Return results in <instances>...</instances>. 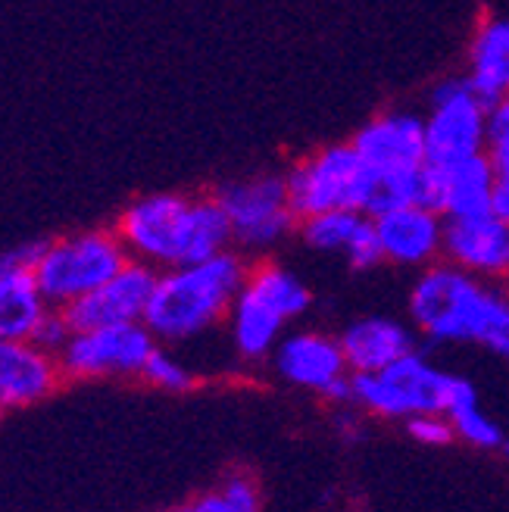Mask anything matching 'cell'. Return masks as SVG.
Segmentation results:
<instances>
[{
    "label": "cell",
    "instance_id": "30bf717a",
    "mask_svg": "<svg viewBox=\"0 0 509 512\" xmlns=\"http://www.w3.org/2000/svg\"><path fill=\"white\" fill-rule=\"evenodd\" d=\"M269 360L275 375L288 381L291 388L310 391L335 406H353L350 366L344 360L338 335H328V331H316V328L288 331L272 350Z\"/></svg>",
    "mask_w": 509,
    "mask_h": 512
},
{
    "label": "cell",
    "instance_id": "9a60e30c",
    "mask_svg": "<svg viewBox=\"0 0 509 512\" xmlns=\"http://www.w3.org/2000/svg\"><path fill=\"white\" fill-rule=\"evenodd\" d=\"M441 260L481 281L500 285L509 278V225L494 213L447 219Z\"/></svg>",
    "mask_w": 509,
    "mask_h": 512
},
{
    "label": "cell",
    "instance_id": "7c38bea8",
    "mask_svg": "<svg viewBox=\"0 0 509 512\" xmlns=\"http://www.w3.org/2000/svg\"><path fill=\"white\" fill-rule=\"evenodd\" d=\"M381 260L422 272L444 256V228L447 219L425 203H397L372 216Z\"/></svg>",
    "mask_w": 509,
    "mask_h": 512
},
{
    "label": "cell",
    "instance_id": "52a82bcc",
    "mask_svg": "<svg viewBox=\"0 0 509 512\" xmlns=\"http://www.w3.org/2000/svg\"><path fill=\"white\" fill-rule=\"evenodd\" d=\"M232 225V247L244 256H266L297 235V210L288 197L285 175L263 172L235 178L216 191Z\"/></svg>",
    "mask_w": 509,
    "mask_h": 512
},
{
    "label": "cell",
    "instance_id": "7402d4cb",
    "mask_svg": "<svg viewBox=\"0 0 509 512\" xmlns=\"http://www.w3.org/2000/svg\"><path fill=\"white\" fill-rule=\"evenodd\" d=\"M247 285L253 291H260L288 322H297L300 316H307L313 306V291L307 281H303L294 269L275 263V260H266V256H260L257 263H250Z\"/></svg>",
    "mask_w": 509,
    "mask_h": 512
},
{
    "label": "cell",
    "instance_id": "6da1fadb",
    "mask_svg": "<svg viewBox=\"0 0 509 512\" xmlns=\"http://www.w3.org/2000/svg\"><path fill=\"white\" fill-rule=\"evenodd\" d=\"M113 228L132 260L157 272L210 260L232 247V225L216 194H144L116 216Z\"/></svg>",
    "mask_w": 509,
    "mask_h": 512
},
{
    "label": "cell",
    "instance_id": "9c48e42d",
    "mask_svg": "<svg viewBox=\"0 0 509 512\" xmlns=\"http://www.w3.org/2000/svg\"><path fill=\"white\" fill-rule=\"evenodd\" d=\"M157 344L160 341L150 335L144 322H122L72 331V338L57 356L66 381L141 378L144 363L157 350Z\"/></svg>",
    "mask_w": 509,
    "mask_h": 512
},
{
    "label": "cell",
    "instance_id": "ba28073f",
    "mask_svg": "<svg viewBox=\"0 0 509 512\" xmlns=\"http://www.w3.org/2000/svg\"><path fill=\"white\" fill-rule=\"evenodd\" d=\"M491 104L463 75H447L428 94L425 122V157L431 166L466 160L488 150Z\"/></svg>",
    "mask_w": 509,
    "mask_h": 512
},
{
    "label": "cell",
    "instance_id": "83f0119b",
    "mask_svg": "<svg viewBox=\"0 0 509 512\" xmlns=\"http://www.w3.org/2000/svg\"><path fill=\"white\" fill-rule=\"evenodd\" d=\"M72 338V325H69V319H66V313L63 310H57V306H50V313L41 319V325H38V331H35V344H41L44 350H50V353H60L63 347H66V341Z\"/></svg>",
    "mask_w": 509,
    "mask_h": 512
},
{
    "label": "cell",
    "instance_id": "44dd1931",
    "mask_svg": "<svg viewBox=\"0 0 509 512\" xmlns=\"http://www.w3.org/2000/svg\"><path fill=\"white\" fill-rule=\"evenodd\" d=\"M466 79L488 104L509 97V16H488L475 25Z\"/></svg>",
    "mask_w": 509,
    "mask_h": 512
},
{
    "label": "cell",
    "instance_id": "4fadbf2b",
    "mask_svg": "<svg viewBox=\"0 0 509 512\" xmlns=\"http://www.w3.org/2000/svg\"><path fill=\"white\" fill-rule=\"evenodd\" d=\"M157 275L160 272L154 266L129 260L97 291L66 306L63 313L69 319L72 331L122 325V322H144L150 294H154V285H157Z\"/></svg>",
    "mask_w": 509,
    "mask_h": 512
},
{
    "label": "cell",
    "instance_id": "d6986e66",
    "mask_svg": "<svg viewBox=\"0 0 509 512\" xmlns=\"http://www.w3.org/2000/svg\"><path fill=\"white\" fill-rule=\"evenodd\" d=\"M416 328H410L400 319L391 316H363L353 319L341 335V350L344 360L353 375L360 372H381L391 363H397L400 356L419 350L416 347Z\"/></svg>",
    "mask_w": 509,
    "mask_h": 512
},
{
    "label": "cell",
    "instance_id": "3957f363",
    "mask_svg": "<svg viewBox=\"0 0 509 512\" xmlns=\"http://www.w3.org/2000/svg\"><path fill=\"white\" fill-rule=\"evenodd\" d=\"M250 256L228 247L210 260L163 269L150 294L144 325L160 344H191L225 325L228 310L244 288Z\"/></svg>",
    "mask_w": 509,
    "mask_h": 512
},
{
    "label": "cell",
    "instance_id": "4316f807",
    "mask_svg": "<svg viewBox=\"0 0 509 512\" xmlns=\"http://www.w3.org/2000/svg\"><path fill=\"white\" fill-rule=\"evenodd\" d=\"M488 157L497 172H509V97L491 104L488 116Z\"/></svg>",
    "mask_w": 509,
    "mask_h": 512
},
{
    "label": "cell",
    "instance_id": "277c9868",
    "mask_svg": "<svg viewBox=\"0 0 509 512\" xmlns=\"http://www.w3.org/2000/svg\"><path fill=\"white\" fill-rule=\"evenodd\" d=\"M460 378L413 350L381 372H350V403L366 416L400 422L419 413H447Z\"/></svg>",
    "mask_w": 509,
    "mask_h": 512
},
{
    "label": "cell",
    "instance_id": "7a4b0ae2",
    "mask_svg": "<svg viewBox=\"0 0 509 512\" xmlns=\"http://www.w3.org/2000/svg\"><path fill=\"white\" fill-rule=\"evenodd\" d=\"M416 335L435 344H478L509 363V294L444 260L416 275L410 300Z\"/></svg>",
    "mask_w": 509,
    "mask_h": 512
},
{
    "label": "cell",
    "instance_id": "ac0fdd59",
    "mask_svg": "<svg viewBox=\"0 0 509 512\" xmlns=\"http://www.w3.org/2000/svg\"><path fill=\"white\" fill-rule=\"evenodd\" d=\"M494 182L497 169L488 150L441 166L428 163V207H435L444 219H469L491 213Z\"/></svg>",
    "mask_w": 509,
    "mask_h": 512
},
{
    "label": "cell",
    "instance_id": "d4e9b609",
    "mask_svg": "<svg viewBox=\"0 0 509 512\" xmlns=\"http://www.w3.org/2000/svg\"><path fill=\"white\" fill-rule=\"evenodd\" d=\"M141 381L166 394H188L197 384V375L182 356H175L166 344H157V350L150 353V360L144 363Z\"/></svg>",
    "mask_w": 509,
    "mask_h": 512
},
{
    "label": "cell",
    "instance_id": "4dcf8cb0",
    "mask_svg": "<svg viewBox=\"0 0 509 512\" xmlns=\"http://www.w3.org/2000/svg\"><path fill=\"white\" fill-rule=\"evenodd\" d=\"M0 419H4V409H0Z\"/></svg>",
    "mask_w": 509,
    "mask_h": 512
},
{
    "label": "cell",
    "instance_id": "603a6c76",
    "mask_svg": "<svg viewBox=\"0 0 509 512\" xmlns=\"http://www.w3.org/2000/svg\"><path fill=\"white\" fill-rule=\"evenodd\" d=\"M447 419L453 422L456 438L475 450H500L506 431L500 428L497 419H491L485 409H481L478 391L469 378H460L453 391V400L447 406Z\"/></svg>",
    "mask_w": 509,
    "mask_h": 512
},
{
    "label": "cell",
    "instance_id": "ffe728a7",
    "mask_svg": "<svg viewBox=\"0 0 509 512\" xmlns=\"http://www.w3.org/2000/svg\"><path fill=\"white\" fill-rule=\"evenodd\" d=\"M291 322L275 310V306L260 294L253 291L247 281L238 291L232 310H228L225 328H228V341L241 363H263L272 356L278 341L285 338V328Z\"/></svg>",
    "mask_w": 509,
    "mask_h": 512
},
{
    "label": "cell",
    "instance_id": "cb8c5ba5",
    "mask_svg": "<svg viewBox=\"0 0 509 512\" xmlns=\"http://www.w3.org/2000/svg\"><path fill=\"white\" fill-rule=\"evenodd\" d=\"M169 512H263L260 484L247 472H232L216 488L200 491L197 497L178 503Z\"/></svg>",
    "mask_w": 509,
    "mask_h": 512
},
{
    "label": "cell",
    "instance_id": "484cf974",
    "mask_svg": "<svg viewBox=\"0 0 509 512\" xmlns=\"http://www.w3.org/2000/svg\"><path fill=\"white\" fill-rule=\"evenodd\" d=\"M406 434L422 447H450L456 441L453 422L447 413H419L406 419Z\"/></svg>",
    "mask_w": 509,
    "mask_h": 512
},
{
    "label": "cell",
    "instance_id": "5b68a950",
    "mask_svg": "<svg viewBox=\"0 0 509 512\" xmlns=\"http://www.w3.org/2000/svg\"><path fill=\"white\" fill-rule=\"evenodd\" d=\"M129 260L132 256L116 228H82L41 244L35 278L47 303L66 310L69 303L110 281Z\"/></svg>",
    "mask_w": 509,
    "mask_h": 512
},
{
    "label": "cell",
    "instance_id": "8fae6325",
    "mask_svg": "<svg viewBox=\"0 0 509 512\" xmlns=\"http://www.w3.org/2000/svg\"><path fill=\"white\" fill-rule=\"evenodd\" d=\"M363 163L372 169L378 185H391L397 178H410L428 166L425 157V122L416 110H381L366 119L350 138Z\"/></svg>",
    "mask_w": 509,
    "mask_h": 512
},
{
    "label": "cell",
    "instance_id": "5bb4252c",
    "mask_svg": "<svg viewBox=\"0 0 509 512\" xmlns=\"http://www.w3.org/2000/svg\"><path fill=\"white\" fill-rule=\"evenodd\" d=\"M44 241H25L0 253V338L32 341L50 303L35 278Z\"/></svg>",
    "mask_w": 509,
    "mask_h": 512
},
{
    "label": "cell",
    "instance_id": "2e32d148",
    "mask_svg": "<svg viewBox=\"0 0 509 512\" xmlns=\"http://www.w3.org/2000/svg\"><path fill=\"white\" fill-rule=\"evenodd\" d=\"M66 384L60 356L35 341L0 338V409H29Z\"/></svg>",
    "mask_w": 509,
    "mask_h": 512
},
{
    "label": "cell",
    "instance_id": "e0dca14e",
    "mask_svg": "<svg viewBox=\"0 0 509 512\" xmlns=\"http://www.w3.org/2000/svg\"><path fill=\"white\" fill-rule=\"evenodd\" d=\"M297 238L313 253L341 256L356 272H369L385 263L381 260L372 216L363 210H325L303 216L297 222Z\"/></svg>",
    "mask_w": 509,
    "mask_h": 512
},
{
    "label": "cell",
    "instance_id": "f1b7e54d",
    "mask_svg": "<svg viewBox=\"0 0 509 512\" xmlns=\"http://www.w3.org/2000/svg\"><path fill=\"white\" fill-rule=\"evenodd\" d=\"M491 213L500 216L509 225V172H497L494 197H491Z\"/></svg>",
    "mask_w": 509,
    "mask_h": 512
},
{
    "label": "cell",
    "instance_id": "f546056e",
    "mask_svg": "<svg viewBox=\"0 0 509 512\" xmlns=\"http://www.w3.org/2000/svg\"><path fill=\"white\" fill-rule=\"evenodd\" d=\"M500 453H503V459H506V463H509V434H506V438H503V444H500Z\"/></svg>",
    "mask_w": 509,
    "mask_h": 512
},
{
    "label": "cell",
    "instance_id": "8992f818",
    "mask_svg": "<svg viewBox=\"0 0 509 512\" xmlns=\"http://www.w3.org/2000/svg\"><path fill=\"white\" fill-rule=\"evenodd\" d=\"M285 185L300 219L325 210H363L372 216L378 197V178L350 141L300 157L285 172Z\"/></svg>",
    "mask_w": 509,
    "mask_h": 512
}]
</instances>
